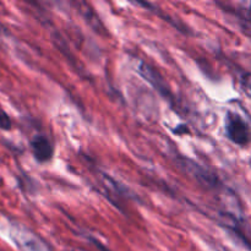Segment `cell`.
Wrapping results in <instances>:
<instances>
[{"mask_svg": "<svg viewBox=\"0 0 251 251\" xmlns=\"http://www.w3.org/2000/svg\"><path fill=\"white\" fill-rule=\"evenodd\" d=\"M226 134L228 139L239 146H245L251 140L249 125L239 114L233 112L227 113L226 118Z\"/></svg>", "mask_w": 251, "mask_h": 251, "instance_id": "6da1fadb", "label": "cell"}, {"mask_svg": "<svg viewBox=\"0 0 251 251\" xmlns=\"http://www.w3.org/2000/svg\"><path fill=\"white\" fill-rule=\"evenodd\" d=\"M179 164H180L181 168L184 169L186 174L193 176L199 184H201L205 188L212 189V190L220 188V179L217 178V176L211 171H208V169L203 168L202 166L198 164L196 162L191 161L189 158H181L179 161Z\"/></svg>", "mask_w": 251, "mask_h": 251, "instance_id": "7a4b0ae2", "label": "cell"}, {"mask_svg": "<svg viewBox=\"0 0 251 251\" xmlns=\"http://www.w3.org/2000/svg\"><path fill=\"white\" fill-rule=\"evenodd\" d=\"M137 73H139L147 82L151 83L159 93H162L163 96H169V91L168 88H167L162 76H159V74L157 73V71H154L149 64L144 63V61H140L139 66H137Z\"/></svg>", "mask_w": 251, "mask_h": 251, "instance_id": "3957f363", "label": "cell"}, {"mask_svg": "<svg viewBox=\"0 0 251 251\" xmlns=\"http://www.w3.org/2000/svg\"><path fill=\"white\" fill-rule=\"evenodd\" d=\"M32 153L38 162H48L53 157V146L46 136H36L31 141Z\"/></svg>", "mask_w": 251, "mask_h": 251, "instance_id": "277c9868", "label": "cell"}, {"mask_svg": "<svg viewBox=\"0 0 251 251\" xmlns=\"http://www.w3.org/2000/svg\"><path fill=\"white\" fill-rule=\"evenodd\" d=\"M76 6L78 7V10H80L81 15H82L83 17H85L86 22H88V25H90L91 27H92L93 29H95L96 32H100V33H104V27H103L102 22L100 21V19H98L97 15L93 12V10L91 9L90 5L86 4V2H77L76 4Z\"/></svg>", "mask_w": 251, "mask_h": 251, "instance_id": "5b68a950", "label": "cell"}, {"mask_svg": "<svg viewBox=\"0 0 251 251\" xmlns=\"http://www.w3.org/2000/svg\"><path fill=\"white\" fill-rule=\"evenodd\" d=\"M240 83H242V88L243 91H244L245 95L251 98V73L244 74Z\"/></svg>", "mask_w": 251, "mask_h": 251, "instance_id": "8992f818", "label": "cell"}, {"mask_svg": "<svg viewBox=\"0 0 251 251\" xmlns=\"http://www.w3.org/2000/svg\"><path fill=\"white\" fill-rule=\"evenodd\" d=\"M11 119L9 118V115L5 112L0 110V129L2 130H10L11 129Z\"/></svg>", "mask_w": 251, "mask_h": 251, "instance_id": "52a82bcc", "label": "cell"}]
</instances>
